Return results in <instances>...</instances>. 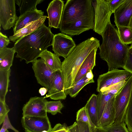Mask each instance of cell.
<instances>
[{
    "mask_svg": "<svg viewBox=\"0 0 132 132\" xmlns=\"http://www.w3.org/2000/svg\"><path fill=\"white\" fill-rule=\"evenodd\" d=\"M54 35L51 28L44 23L37 29L15 43V57L20 58L21 61L25 60L27 64L35 61L43 52L52 45Z\"/></svg>",
    "mask_w": 132,
    "mask_h": 132,
    "instance_id": "obj_1",
    "label": "cell"
},
{
    "mask_svg": "<svg viewBox=\"0 0 132 132\" xmlns=\"http://www.w3.org/2000/svg\"><path fill=\"white\" fill-rule=\"evenodd\" d=\"M115 26L110 20L108 22L101 35L102 42L99 47L100 57L107 63L108 71L123 68L129 47L121 41Z\"/></svg>",
    "mask_w": 132,
    "mask_h": 132,
    "instance_id": "obj_2",
    "label": "cell"
},
{
    "mask_svg": "<svg viewBox=\"0 0 132 132\" xmlns=\"http://www.w3.org/2000/svg\"><path fill=\"white\" fill-rule=\"evenodd\" d=\"M100 45L99 40L91 37L76 45L62 62L61 73L67 95L82 63L90 53Z\"/></svg>",
    "mask_w": 132,
    "mask_h": 132,
    "instance_id": "obj_3",
    "label": "cell"
},
{
    "mask_svg": "<svg viewBox=\"0 0 132 132\" xmlns=\"http://www.w3.org/2000/svg\"><path fill=\"white\" fill-rule=\"evenodd\" d=\"M94 10L92 0H67L63 7L59 27Z\"/></svg>",
    "mask_w": 132,
    "mask_h": 132,
    "instance_id": "obj_4",
    "label": "cell"
},
{
    "mask_svg": "<svg viewBox=\"0 0 132 132\" xmlns=\"http://www.w3.org/2000/svg\"><path fill=\"white\" fill-rule=\"evenodd\" d=\"M132 92V75L121 89L115 95L114 123L124 121L126 111Z\"/></svg>",
    "mask_w": 132,
    "mask_h": 132,
    "instance_id": "obj_5",
    "label": "cell"
},
{
    "mask_svg": "<svg viewBox=\"0 0 132 132\" xmlns=\"http://www.w3.org/2000/svg\"><path fill=\"white\" fill-rule=\"evenodd\" d=\"M94 10L71 22L59 27L61 32L70 36L78 35L90 29H94Z\"/></svg>",
    "mask_w": 132,
    "mask_h": 132,
    "instance_id": "obj_6",
    "label": "cell"
},
{
    "mask_svg": "<svg viewBox=\"0 0 132 132\" xmlns=\"http://www.w3.org/2000/svg\"><path fill=\"white\" fill-rule=\"evenodd\" d=\"M92 4L95 11L93 30L101 36L113 13L107 0H92Z\"/></svg>",
    "mask_w": 132,
    "mask_h": 132,
    "instance_id": "obj_7",
    "label": "cell"
},
{
    "mask_svg": "<svg viewBox=\"0 0 132 132\" xmlns=\"http://www.w3.org/2000/svg\"><path fill=\"white\" fill-rule=\"evenodd\" d=\"M32 68L38 83L47 89H50L53 82L55 72L48 66L42 59L32 63Z\"/></svg>",
    "mask_w": 132,
    "mask_h": 132,
    "instance_id": "obj_8",
    "label": "cell"
},
{
    "mask_svg": "<svg viewBox=\"0 0 132 132\" xmlns=\"http://www.w3.org/2000/svg\"><path fill=\"white\" fill-rule=\"evenodd\" d=\"M14 0H0V25L4 30L14 28L18 19Z\"/></svg>",
    "mask_w": 132,
    "mask_h": 132,
    "instance_id": "obj_9",
    "label": "cell"
},
{
    "mask_svg": "<svg viewBox=\"0 0 132 132\" xmlns=\"http://www.w3.org/2000/svg\"><path fill=\"white\" fill-rule=\"evenodd\" d=\"M21 123L25 132H50L52 128L47 116H23Z\"/></svg>",
    "mask_w": 132,
    "mask_h": 132,
    "instance_id": "obj_10",
    "label": "cell"
},
{
    "mask_svg": "<svg viewBox=\"0 0 132 132\" xmlns=\"http://www.w3.org/2000/svg\"><path fill=\"white\" fill-rule=\"evenodd\" d=\"M52 45L54 53L59 56H62L64 59L76 46L71 37L62 33L54 35Z\"/></svg>",
    "mask_w": 132,
    "mask_h": 132,
    "instance_id": "obj_11",
    "label": "cell"
},
{
    "mask_svg": "<svg viewBox=\"0 0 132 132\" xmlns=\"http://www.w3.org/2000/svg\"><path fill=\"white\" fill-rule=\"evenodd\" d=\"M47 101L44 97H31L22 108L23 116L45 117L47 116L45 108Z\"/></svg>",
    "mask_w": 132,
    "mask_h": 132,
    "instance_id": "obj_12",
    "label": "cell"
},
{
    "mask_svg": "<svg viewBox=\"0 0 132 132\" xmlns=\"http://www.w3.org/2000/svg\"><path fill=\"white\" fill-rule=\"evenodd\" d=\"M114 14L116 27H129L132 16V0H125Z\"/></svg>",
    "mask_w": 132,
    "mask_h": 132,
    "instance_id": "obj_13",
    "label": "cell"
},
{
    "mask_svg": "<svg viewBox=\"0 0 132 132\" xmlns=\"http://www.w3.org/2000/svg\"><path fill=\"white\" fill-rule=\"evenodd\" d=\"M64 5V1L62 0H54L49 4L47 9L49 27L59 28Z\"/></svg>",
    "mask_w": 132,
    "mask_h": 132,
    "instance_id": "obj_14",
    "label": "cell"
},
{
    "mask_svg": "<svg viewBox=\"0 0 132 132\" xmlns=\"http://www.w3.org/2000/svg\"><path fill=\"white\" fill-rule=\"evenodd\" d=\"M45 98L49 97L54 100H65L66 98L67 95L64 91L61 71H56L53 82Z\"/></svg>",
    "mask_w": 132,
    "mask_h": 132,
    "instance_id": "obj_15",
    "label": "cell"
},
{
    "mask_svg": "<svg viewBox=\"0 0 132 132\" xmlns=\"http://www.w3.org/2000/svg\"><path fill=\"white\" fill-rule=\"evenodd\" d=\"M44 12L41 10L34 9L26 12L19 16L14 27V34L31 22L38 20L43 16Z\"/></svg>",
    "mask_w": 132,
    "mask_h": 132,
    "instance_id": "obj_16",
    "label": "cell"
},
{
    "mask_svg": "<svg viewBox=\"0 0 132 132\" xmlns=\"http://www.w3.org/2000/svg\"><path fill=\"white\" fill-rule=\"evenodd\" d=\"M124 70L115 69L100 75L97 79V91L98 92H101L106 88L116 84V77Z\"/></svg>",
    "mask_w": 132,
    "mask_h": 132,
    "instance_id": "obj_17",
    "label": "cell"
},
{
    "mask_svg": "<svg viewBox=\"0 0 132 132\" xmlns=\"http://www.w3.org/2000/svg\"><path fill=\"white\" fill-rule=\"evenodd\" d=\"M115 95L108 102L99 120V127L103 128L114 123L115 110L114 102Z\"/></svg>",
    "mask_w": 132,
    "mask_h": 132,
    "instance_id": "obj_18",
    "label": "cell"
},
{
    "mask_svg": "<svg viewBox=\"0 0 132 132\" xmlns=\"http://www.w3.org/2000/svg\"><path fill=\"white\" fill-rule=\"evenodd\" d=\"M97 48L94 49L84 60L77 74L73 84L82 78L90 70H92L96 65V54Z\"/></svg>",
    "mask_w": 132,
    "mask_h": 132,
    "instance_id": "obj_19",
    "label": "cell"
},
{
    "mask_svg": "<svg viewBox=\"0 0 132 132\" xmlns=\"http://www.w3.org/2000/svg\"><path fill=\"white\" fill-rule=\"evenodd\" d=\"M46 16H43L37 20L31 22L10 36L9 39L14 43L37 29L44 23Z\"/></svg>",
    "mask_w": 132,
    "mask_h": 132,
    "instance_id": "obj_20",
    "label": "cell"
},
{
    "mask_svg": "<svg viewBox=\"0 0 132 132\" xmlns=\"http://www.w3.org/2000/svg\"><path fill=\"white\" fill-rule=\"evenodd\" d=\"M15 52L14 46L11 48L6 47L0 50V70L10 69Z\"/></svg>",
    "mask_w": 132,
    "mask_h": 132,
    "instance_id": "obj_21",
    "label": "cell"
},
{
    "mask_svg": "<svg viewBox=\"0 0 132 132\" xmlns=\"http://www.w3.org/2000/svg\"><path fill=\"white\" fill-rule=\"evenodd\" d=\"M59 57L47 50L43 52L39 56L44 60L46 64L51 69L55 71H61L62 62Z\"/></svg>",
    "mask_w": 132,
    "mask_h": 132,
    "instance_id": "obj_22",
    "label": "cell"
},
{
    "mask_svg": "<svg viewBox=\"0 0 132 132\" xmlns=\"http://www.w3.org/2000/svg\"><path fill=\"white\" fill-rule=\"evenodd\" d=\"M98 95L93 94L84 106L87 109L93 123L96 127H99L98 110Z\"/></svg>",
    "mask_w": 132,
    "mask_h": 132,
    "instance_id": "obj_23",
    "label": "cell"
},
{
    "mask_svg": "<svg viewBox=\"0 0 132 132\" xmlns=\"http://www.w3.org/2000/svg\"><path fill=\"white\" fill-rule=\"evenodd\" d=\"M93 78L92 70H90L82 78L72 85L69 89L68 94L71 97H76L86 85L94 82Z\"/></svg>",
    "mask_w": 132,
    "mask_h": 132,
    "instance_id": "obj_24",
    "label": "cell"
},
{
    "mask_svg": "<svg viewBox=\"0 0 132 132\" xmlns=\"http://www.w3.org/2000/svg\"><path fill=\"white\" fill-rule=\"evenodd\" d=\"M11 70H0V100L5 101V96L8 92Z\"/></svg>",
    "mask_w": 132,
    "mask_h": 132,
    "instance_id": "obj_25",
    "label": "cell"
},
{
    "mask_svg": "<svg viewBox=\"0 0 132 132\" xmlns=\"http://www.w3.org/2000/svg\"><path fill=\"white\" fill-rule=\"evenodd\" d=\"M14 0L15 3L19 7L20 15H22L26 12L37 9V5L44 1L43 0Z\"/></svg>",
    "mask_w": 132,
    "mask_h": 132,
    "instance_id": "obj_26",
    "label": "cell"
},
{
    "mask_svg": "<svg viewBox=\"0 0 132 132\" xmlns=\"http://www.w3.org/2000/svg\"><path fill=\"white\" fill-rule=\"evenodd\" d=\"M76 120L85 122L89 127L90 132H94L96 127L93 123L88 113L85 106L80 109L76 114Z\"/></svg>",
    "mask_w": 132,
    "mask_h": 132,
    "instance_id": "obj_27",
    "label": "cell"
},
{
    "mask_svg": "<svg viewBox=\"0 0 132 132\" xmlns=\"http://www.w3.org/2000/svg\"><path fill=\"white\" fill-rule=\"evenodd\" d=\"M119 38L125 45L132 44V29L129 27L117 26Z\"/></svg>",
    "mask_w": 132,
    "mask_h": 132,
    "instance_id": "obj_28",
    "label": "cell"
},
{
    "mask_svg": "<svg viewBox=\"0 0 132 132\" xmlns=\"http://www.w3.org/2000/svg\"><path fill=\"white\" fill-rule=\"evenodd\" d=\"M99 93L97 95L98 117L99 120L108 103L115 95L102 92Z\"/></svg>",
    "mask_w": 132,
    "mask_h": 132,
    "instance_id": "obj_29",
    "label": "cell"
},
{
    "mask_svg": "<svg viewBox=\"0 0 132 132\" xmlns=\"http://www.w3.org/2000/svg\"><path fill=\"white\" fill-rule=\"evenodd\" d=\"M64 106L60 100L56 101H47L45 108L47 112L55 115L58 113H62L61 110Z\"/></svg>",
    "mask_w": 132,
    "mask_h": 132,
    "instance_id": "obj_30",
    "label": "cell"
},
{
    "mask_svg": "<svg viewBox=\"0 0 132 132\" xmlns=\"http://www.w3.org/2000/svg\"><path fill=\"white\" fill-rule=\"evenodd\" d=\"M102 128L105 132H129L125 121L118 123H114L109 126Z\"/></svg>",
    "mask_w": 132,
    "mask_h": 132,
    "instance_id": "obj_31",
    "label": "cell"
},
{
    "mask_svg": "<svg viewBox=\"0 0 132 132\" xmlns=\"http://www.w3.org/2000/svg\"><path fill=\"white\" fill-rule=\"evenodd\" d=\"M124 121L129 132H132V92L125 116Z\"/></svg>",
    "mask_w": 132,
    "mask_h": 132,
    "instance_id": "obj_32",
    "label": "cell"
},
{
    "mask_svg": "<svg viewBox=\"0 0 132 132\" xmlns=\"http://www.w3.org/2000/svg\"><path fill=\"white\" fill-rule=\"evenodd\" d=\"M128 80L122 81L112 85L101 92L104 93H110L116 95L124 86Z\"/></svg>",
    "mask_w": 132,
    "mask_h": 132,
    "instance_id": "obj_33",
    "label": "cell"
},
{
    "mask_svg": "<svg viewBox=\"0 0 132 132\" xmlns=\"http://www.w3.org/2000/svg\"><path fill=\"white\" fill-rule=\"evenodd\" d=\"M10 110L5 101L0 100V125L3 123Z\"/></svg>",
    "mask_w": 132,
    "mask_h": 132,
    "instance_id": "obj_34",
    "label": "cell"
},
{
    "mask_svg": "<svg viewBox=\"0 0 132 132\" xmlns=\"http://www.w3.org/2000/svg\"><path fill=\"white\" fill-rule=\"evenodd\" d=\"M8 129H11L15 132H20L12 125L9 118L8 114L6 115L3 123L0 132H5Z\"/></svg>",
    "mask_w": 132,
    "mask_h": 132,
    "instance_id": "obj_35",
    "label": "cell"
},
{
    "mask_svg": "<svg viewBox=\"0 0 132 132\" xmlns=\"http://www.w3.org/2000/svg\"><path fill=\"white\" fill-rule=\"evenodd\" d=\"M123 69L132 74V50L129 48L126 60Z\"/></svg>",
    "mask_w": 132,
    "mask_h": 132,
    "instance_id": "obj_36",
    "label": "cell"
},
{
    "mask_svg": "<svg viewBox=\"0 0 132 132\" xmlns=\"http://www.w3.org/2000/svg\"><path fill=\"white\" fill-rule=\"evenodd\" d=\"M10 43V40L6 35L3 34L1 31L0 32V50L7 47Z\"/></svg>",
    "mask_w": 132,
    "mask_h": 132,
    "instance_id": "obj_37",
    "label": "cell"
},
{
    "mask_svg": "<svg viewBox=\"0 0 132 132\" xmlns=\"http://www.w3.org/2000/svg\"><path fill=\"white\" fill-rule=\"evenodd\" d=\"M113 13L125 0H107Z\"/></svg>",
    "mask_w": 132,
    "mask_h": 132,
    "instance_id": "obj_38",
    "label": "cell"
},
{
    "mask_svg": "<svg viewBox=\"0 0 132 132\" xmlns=\"http://www.w3.org/2000/svg\"><path fill=\"white\" fill-rule=\"evenodd\" d=\"M68 127L65 123L63 124L57 123L52 128L50 132H68Z\"/></svg>",
    "mask_w": 132,
    "mask_h": 132,
    "instance_id": "obj_39",
    "label": "cell"
},
{
    "mask_svg": "<svg viewBox=\"0 0 132 132\" xmlns=\"http://www.w3.org/2000/svg\"><path fill=\"white\" fill-rule=\"evenodd\" d=\"M79 132H90L89 127L86 123L79 121H76Z\"/></svg>",
    "mask_w": 132,
    "mask_h": 132,
    "instance_id": "obj_40",
    "label": "cell"
},
{
    "mask_svg": "<svg viewBox=\"0 0 132 132\" xmlns=\"http://www.w3.org/2000/svg\"><path fill=\"white\" fill-rule=\"evenodd\" d=\"M48 91L47 89L44 87L40 88L39 90V92L42 96L45 95Z\"/></svg>",
    "mask_w": 132,
    "mask_h": 132,
    "instance_id": "obj_41",
    "label": "cell"
},
{
    "mask_svg": "<svg viewBox=\"0 0 132 132\" xmlns=\"http://www.w3.org/2000/svg\"><path fill=\"white\" fill-rule=\"evenodd\" d=\"M94 132H105L103 129L101 127H96Z\"/></svg>",
    "mask_w": 132,
    "mask_h": 132,
    "instance_id": "obj_42",
    "label": "cell"
},
{
    "mask_svg": "<svg viewBox=\"0 0 132 132\" xmlns=\"http://www.w3.org/2000/svg\"><path fill=\"white\" fill-rule=\"evenodd\" d=\"M129 27L132 29V16L131 17L130 20L129 25Z\"/></svg>",
    "mask_w": 132,
    "mask_h": 132,
    "instance_id": "obj_43",
    "label": "cell"
},
{
    "mask_svg": "<svg viewBox=\"0 0 132 132\" xmlns=\"http://www.w3.org/2000/svg\"><path fill=\"white\" fill-rule=\"evenodd\" d=\"M129 49L132 50V44L131 45L129 46Z\"/></svg>",
    "mask_w": 132,
    "mask_h": 132,
    "instance_id": "obj_44",
    "label": "cell"
},
{
    "mask_svg": "<svg viewBox=\"0 0 132 132\" xmlns=\"http://www.w3.org/2000/svg\"><path fill=\"white\" fill-rule=\"evenodd\" d=\"M5 132H9L8 130H6Z\"/></svg>",
    "mask_w": 132,
    "mask_h": 132,
    "instance_id": "obj_45",
    "label": "cell"
}]
</instances>
